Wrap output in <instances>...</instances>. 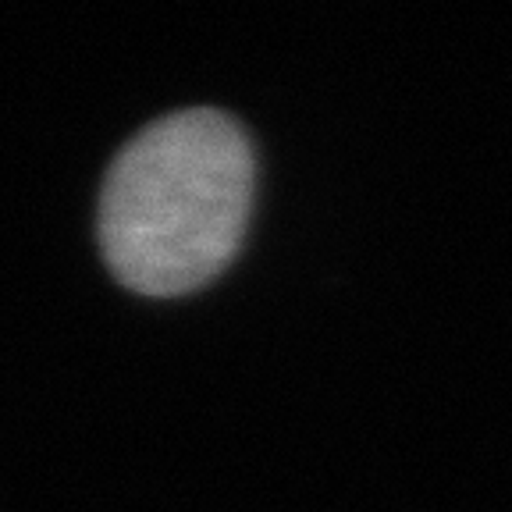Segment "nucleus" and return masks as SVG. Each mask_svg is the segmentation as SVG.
<instances>
[{
	"label": "nucleus",
	"mask_w": 512,
	"mask_h": 512,
	"mask_svg": "<svg viewBox=\"0 0 512 512\" xmlns=\"http://www.w3.org/2000/svg\"><path fill=\"white\" fill-rule=\"evenodd\" d=\"M256 192L253 143L214 107L164 114L114 157L100 192V249L139 296L196 292L232 264Z\"/></svg>",
	"instance_id": "f257e3e1"
}]
</instances>
